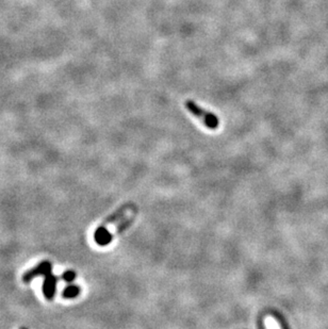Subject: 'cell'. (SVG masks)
<instances>
[{"instance_id": "4", "label": "cell", "mask_w": 328, "mask_h": 329, "mask_svg": "<svg viewBox=\"0 0 328 329\" xmlns=\"http://www.w3.org/2000/svg\"><path fill=\"white\" fill-rule=\"evenodd\" d=\"M80 294V288L77 285H68L62 292V296L64 298H75Z\"/></svg>"}, {"instance_id": "7", "label": "cell", "mask_w": 328, "mask_h": 329, "mask_svg": "<svg viewBox=\"0 0 328 329\" xmlns=\"http://www.w3.org/2000/svg\"><path fill=\"white\" fill-rule=\"evenodd\" d=\"M22 329H25V328H22Z\"/></svg>"}, {"instance_id": "1", "label": "cell", "mask_w": 328, "mask_h": 329, "mask_svg": "<svg viewBox=\"0 0 328 329\" xmlns=\"http://www.w3.org/2000/svg\"><path fill=\"white\" fill-rule=\"evenodd\" d=\"M186 108H187V111L190 112L191 114H193L195 117L198 118V120H200L202 122V124H204L207 128L211 129V130H215V129L219 128V125H220L219 117L216 116L215 114H213L212 112L202 109L194 100H191V99L187 100L186 101Z\"/></svg>"}, {"instance_id": "5", "label": "cell", "mask_w": 328, "mask_h": 329, "mask_svg": "<svg viewBox=\"0 0 328 329\" xmlns=\"http://www.w3.org/2000/svg\"><path fill=\"white\" fill-rule=\"evenodd\" d=\"M264 325L267 327V329H281L278 324V322L271 316L264 318Z\"/></svg>"}, {"instance_id": "6", "label": "cell", "mask_w": 328, "mask_h": 329, "mask_svg": "<svg viewBox=\"0 0 328 329\" xmlns=\"http://www.w3.org/2000/svg\"><path fill=\"white\" fill-rule=\"evenodd\" d=\"M62 278H63L66 282H73L76 278V273L73 271H66L65 273H63Z\"/></svg>"}, {"instance_id": "2", "label": "cell", "mask_w": 328, "mask_h": 329, "mask_svg": "<svg viewBox=\"0 0 328 329\" xmlns=\"http://www.w3.org/2000/svg\"><path fill=\"white\" fill-rule=\"evenodd\" d=\"M51 271H52L51 263L49 261H43L39 265H37L36 268L27 271L23 276V281L24 282L28 283L38 276H46L48 274H51Z\"/></svg>"}, {"instance_id": "3", "label": "cell", "mask_w": 328, "mask_h": 329, "mask_svg": "<svg viewBox=\"0 0 328 329\" xmlns=\"http://www.w3.org/2000/svg\"><path fill=\"white\" fill-rule=\"evenodd\" d=\"M44 282H43V294L46 299L51 300L54 297L55 294V288H57V282H58V277L54 275L48 274L44 276Z\"/></svg>"}]
</instances>
